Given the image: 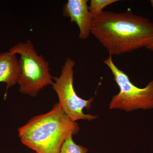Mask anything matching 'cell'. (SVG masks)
<instances>
[{
    "mask_svg": "<svg viewBox=\"0 0 153 153\" xmlns=\"http://www.w3.org/2000/svg\"><path fill=\"white\" fill-rule=\"evenodd\" d=\"M91 34L109 55H120L152 44L153 23L130 9L123 13L103 11L92 18Z\"/></svg>",
    "mask_w": 153,
    "mask_h": 153,
    "instance_id": "6da1fadb",
    "label": "cell"
},
{
    "mask_svg": "<svg viewBox=\"0 0 153 153\" xmlns=\"http://www.w3.org/2000/svg\"><path fill=\"white\" fill-rule=\"evenodd\" d=\"M79 130L78 123L56 103L49 112L34 117L19 128L18 135L22 143L36 153H60L65 141Z\"/></svg>",
    "mask_w": 153,
    "mask_h": 153,
    "instance_id": "7a4b0ae2",
    "label": "cell"
},
{
    "mask_svg": "<svg viewBox=\"0 0 153 153\" xmlns=\"http://www.w3.org/2000/svg\"><path fill=\"white\" fill-rule=\"evenodd\" d=\"M9 51L20 55L18 83L21 93L36 97L44 87L52 85L49 63L44 56L38 55L32 41L18 43Z\"/></svg>",
    "mask_w": 153,
    "mask_h": 153,
    "instance_id": "3957f363",
    "label": "cell"
},
{
    "mask_svg": "<svg viewBox=\"0 0 153 153\" xmlns=\"http://www.w3.org/2000/svg\"><path fill=\"white\" fill-rule=\"evenodd\" d=\"M113 75L120 91L113 96L109 105L110 110L120 109L131 112L139 109L153 108V80L145 87L140 88L131 81L129 77L115 64L109 55L103 60Z\"/></svg>",
    "mask_w": 153,
    "mask_h": 153,
    "instance_id": "277c9868",
    "label": "cell"
},
{
    "mask_svg": "<svg viewBox=\"0 0 153 153\" xmlns=\"http://www.w3.org/2000/svg\"><path fill=\"white\" fill-rule=\"evenodd\" d=\"M76 62L70 57L66 59L58 77H53L55 82L52 86L58 96V102L61 109L73 122L80 120L90 121L96 119L98 116L85 114L83 109L91 108L94 97L84 100L76 94L74 87V68Z\"/></svg>",
    "mask_w": 153,
    "mask_h": 153,
    "instance_id": "5b68a950",
    "label": "cell"
},
{
    "mask_svg": "<svg viewBox=\"0 0 153 153\" xmlns=\"http://www.w3.org/2000/svg\"><path fill=\"white\" fill-rule=\"evenodd\" d=\"M87 0H68L64 5L63 14L69 18L71 22L76 23L79 27V38L85 40L91 34L92 17L89 12Z\"/></svg>",
    "mask_w": 153,
    "mask_h": 153,
    "instance_id": "8992f818",
    "label": "cell"
},
{
    "mask_svg": "<svg viewBox=\"0 0 153 153\" xmlns=\"http://www.w3.org/2000/svg\"><path fill=\"white\" fill-rule=\"evenodd\" d=\"M20 69L16 54L10 52L0 53V82L7 84L5 97L9 88L18 83Z\"/></svg>",
    "mask_w": 153,
    "mask_h": 153,
    "instance_id": "52a82bcc",
    "label": "cell"
},
{
    "mask_svg": "<svg viewBox=\"0 0 153 153\" xmlns=\"http://www.w3.org/2000/svg\"><path fill=\"white\" fill-rule=\"evenodd\" d=\"M88 149L74 142L72 136L69 137L63 143L60 153H87Z\"/></svg>",
    "mask_w": 153,
    "mask_h": 153,
    "instance_id": "ba28073f",
    "label": "cell"
},
{
    "mask_svg": "<svg viewBox=\"0 0 153 153\" xmlns=\"http://www.w3.org/2000/svg\"><path fill=\"white\" fill-rule=\"evenodd\" d=\"M119 0H91L89 6V12L92 18L100 14L107 6L119 1Z\"/></svg>",
    "mask_w": 153,
    "mask_h": 153,
    "instance_id": "9c48e42d",
    "label": "cell"
},
{
    "mask_svg": "<svg viewBox=\"0 0 153 153\" xmlns=\"http://www.w3.org/2000/svg\"><path fill=\"white\" fill-rule=\"evenodd\" d=\"M147 49H149V50H151V51H153V43L152 44H150V45H149V46H148L147 47H146Z\"/></svg>",
    "mask_w": 153,
    "mask_h": 153,
    "instance_id": "30bf717a",
    "label": "cell"
},
{
    "mask_svg": "<svg viewBox=\"0 0 153 153\" xmlns=\"http://www.w3.org/2000/svg\"><path fill=\"white\" fill-rule=\"evenodd\" d=\"M151 5H152V7L153 8V0H152V1H151Z\"/></svg>",
    "mask_w": 153,
    "mask_h": 153,
    "instance_id": "8fae6325",
    "label": "cell"
},
{
    "mask_svg": "<svg viewBox=\"0 0 153 153\" xmlns=\"http://www.w3.org/2000/svg\"><path fill=\"white\" fill-rule=\"evenodd\" d=\"M36 153V152H35V153Z\"/></svg>",
    "mask_w": 153,
    "mask_h": 153,
    "instance_id": "7c38bea8",
    "label": "cell"
}]
</instances>
